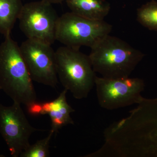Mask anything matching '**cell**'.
<instances>
[{
  "label": "cell",
  "instance_id": "obj_8",
  "mask_svg": "<svg viewBox=\"0 0 157 157\" xmlns=\"http://www.w3.org/2000/svg\"><path fill=\"white\" fill-rule=\"evenodd\" d=\"M38 131L29 122L21 104L13 102L6 106L0 104V134L11 156L20 157L31 145V135Z\"/></svg>",
  "mask_w": 157,
  "mask_h": 157
},
{
  "label": "cell",
  "instance_id": "obj_9",
  "mask_svg": "<svg viewBox=\"0 0 157 157\" xmlns=\"http://www.w3.org/2000/svg\"><path fill=\"white\" fill-rule=\"evenodd\" d=\"M19 46L33 81L56 87L59 79L56 51L51 45L27 39Z\"/></svg>",
  "mask_w": 157,
  "mask_h": 157
},
{
  "label": "cell",
  "instance_id": "obj_5",
  "mask_svg": "<svg viewBox=\"0 0 157 157\" xmlns=\"http://www.w3.org/2000/svg\"><path fill=\"white\" fill-rule=\"evenodd\" d=\"M112 26L104 20H94L67 12L59 17L56 40L64 46L78 49L91 48L112 31Z\"/></svg>",
  "mask_w": 157,
  "mask_h": 157
},
{
  "label": "cell",
  "instance_id": "obj_7",
  "mask_svg": "<svg viewBox=\"0 0 157 157\" xmlns=\"http://www.w3.org/2000/svg\"><path fill=\"white\" fill-rule=\"evenodd\" d=\"M95 86L100 106L114 110L140 103L145 83L139 78L112 79L97 76Z\"/></svg>",
  "mask_w": 157,
  "mask_h": 157
},
{
  "label": "cell",
  "instance_id": "obj_18",
  "mask_svg": "<svg viewBox=\"0 0 157 157\" xmlns=\"http://www.w3.org/2000/svg\"><path fill=\"white\" fill-rule=\"evenodd\" d=\"M156 99H157V98H156Z\"/></svg>",
  "mask_w": 157,
  "mask_h": 157
},
{
  "label": "cell",
  "instance_id": "obj_1",
  "mask_svg": "<svg viewBox=\"0 0 157 157\" xmlns=\"http://www.w3.org/2000/svg\"><path fill=\"white\" fill-rule=\"evenodd\" d=\"M126 117L104 131L107 157H157V99L143 98Z\"/></svg>",
  "mask_w": 157,
  "mask_h": 157
},
{
  "label": "cell",
  "instance_id": "obj_6",
  "mask_svg": "<svg viewBox=\"0 0 157 157\" xmlns=\"http://www.w3.org/2000/svg\"><path fill=\"white\" fill-rule=\"evenodd\" d=\"M59 17L50 3L42 0L31 2L23 6L19 28L27 39L52 45L56 40Z\"/></svg>",
  "mask_w": 157,
  "mask_h": 157
},
{
  "label": "cell",
  "instance_id": "obj_11",
  "mask_svg": "<svg viewBox=\"0 0 157 157\" xmlns=\"http://www.w3.org/2000/svg\"><path fill=\"white\" fill-rule=\"evenodd\" d=\"M71 12L88 19L104 20L110 6L106 0H65Z\"/></svg>",
  "mask_w": 157,
  "mask_h": 157
},
{
  "label": "cell",
  "instance_id": "obj_15",
  "mask_svg": "<svg viewBox=\"0 0 157 157\" xmlns=\"http://www.w3.org/2000/svg\"><path fill=\"white\" fill-rule=\"evenodd\" d=\"M29 113L32 115H42V103L36 102L27 107Z\"/></svg>",
  "mask_w": 157,
  "mask_h": 157
},
{
  "label": "cell",
  "instance_id": "obj_17",
  "mask_svg": "<svg viewBox=\"0 0 157 157\" xmlns=\"http://www.w3.org/2000/svg\"><path fill=\"white\" fill-rule=\"evenodd\" d=\"M1 90H2V89H1V86H0V92H1Z\"/></svg>",
  "mask_w": 157,
  "mask_h": 157
},
{
  "label": "cell",
  "instance_id": "obj_16",
  "mask_svg": "<svg viewBox=\"0 0 157 157\" xmlns=\"http://www.w3.org/2000/svg\"><path fill=\"white\" fill-rule=\"evenodd\" d=\"M42 1H45L52 5L55 4H60L63 2H64L65 0H42Z\"/></svg>",
  "mask_w": 157,
  "mask_h": 157
},
{
  "label": "cell",
  "instance_id": "obj_14",
  "mask_svg": "<svg viewBox=\"0 0 157 157\" xmlns=\"http://www.w3.org/2000/svg\"><path fill=\"white\" fill-rule=\"evenodd\" d=\"M55 132L51 130L47 137L30 145L21 153L20 157H47L49 156V144Z\"/></svg>",
  "mask_w": 157,
  "mask_h": 157
},
{
  "label": "cell",
  "instance_id": "obj_12",
  "mask_svg": "<svg viewBox=\"0 0 157 157\" xmlns=\"http://www.w3.org/2000/svg\"><path fill=\"white\" fill-rule=\"evenodd\" d=\"M21 0H0V33L10 36L23 6Z\"/></svg>",
  "mask_w": 157,
  "mask_h": 157
},
{
  "label": "cell",
  "instance_id": "obj_3",
  "mask_svg": "<svg viewBox=\"0 0 157 157\" xmlns=\"http://www.w3.org/2000/svg\"><path fill=\"white\" fill-rule=\"evenodd\" d=\"M91 48L89 57L95 73L105 78H128L145 55L118 37L108 35Z\"/></svg>",
  "mask_w": 157,
  "mask_h": 157
},
{
  "label": "cell",
  "instance_id": "obj_4",
  "mask_svg": "<svg viewBox=\"0 0 157 157\" xmlns=\"http://www.w3.org/2000/svg\"><path fill=\"white\" fill-rule=\"evenodd\" d=\"M58 78L75 99L87 98L95 86L96 73L89 56L64 46L56 51Z\"/></svg>",
  "mask_w": 157,
  "mask_h": 157
},
{
  "label": "cell",
  "instance_id": "obj_13",
  "mask_svg": "<svg viewBox=\"0 0 157 157\" xmlns=\"http://www.w3.org/2000/svg\"><path fill=\"white\" fill-rule=\"evenodd\" d=\"M137 20L150 30L157 31V2L152 0L137 9Z\"/></svg>",
  "mask_w": 157,
  "mask_h": 157
},
{
  "label": "cell",
  "instance_id": "obj_10",
  "mask_svg": "<svg viewBox=\"0 0 157 157\" xmlns=\"http://www.w3.org/2000/svg\"><path fill=\"white\" fill-rule=\"evenodd\" d=\"M68 90L64 89L59 95L53 101L42 103V115L48 114L51 121V130L55 133L62 127L74 124L70 114L75 111L67 100Z\"/></svg>",
  "mask_w": 157,
  "mask_h": 157
},
{
  "label": "cell",
  "instance_id": "obj_2",
  "mask_svg": "<svg viewBox=\"0 0 157 157\" xmlns=\"http://www.w3.org/2000/svg\"><path fill=\"white\" fill-rule=\"evenodd\" d=\"M0 45V86L13 102L28 107L37 96L27 65L17 42L11 35Z\"/></svg>",
  "mask_w": 157,
  "mask_h": 157
}]
</instances>
